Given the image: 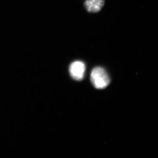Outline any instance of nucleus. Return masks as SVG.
Listing matches in <instances>:
<instances>
[{
  "label": "nucleus",
  "mask_w": 158,
  "mask_h": 158,
  "mask_svg": "<svg viewBox=\"0 0 158 158\" xmlns=\"http://www.w3.org/2000/svg\"><path fill=\"white\" fill-rule=\"evenodd\" d=\"M90 80L94 86L99 89L106 88L110 81L106 71L100 67H95L92 70L90 75Z\"/></svg>",
  "instance_id": "f257e3e1"
},
{
  "label": "nucleus",
  "mask_w": 158,
  "mask_h": 158,
  "mask_svg": "<svg viewBox=\"0 0 158 158\" xmlns=\"http://www.w3.org/2000/svg\"><path fill=\"white\" fill-rule=\"evenodd\" d=\"M71 76L76 81H81L84 78L85 71V63L81 61H75L72 63L69 66Z\"/></svg>",
  "instance_id": "f03ea898"
},
{
  "label": "nucleus",
  "mask_w": 158,
  "mask_h": 158,
  "mask_svg": "<svg viewBox=\"0 0 158 158\" xmlns=\"http://www.w3.org/2000/svg\"><path fill=\"white\" fill-rule=\"evenodd\" d=\"M105 4V0H86L85 8L88 12H97L101 10Z\"/></svg>",
  "instance_id": "7ed1b4c3"
}]
</instances>
